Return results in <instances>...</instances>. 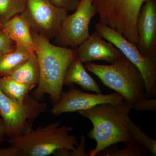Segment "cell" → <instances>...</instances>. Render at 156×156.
Returning a JSON list of instances; mask_svg holds the SVG:
<instances>
[{
    "label": "cell",
    "instance_id": "24",
    "mask_svg": "<svg viewBox=\"0 0 156 156\" xmlns=\"http://www.w3.org/2000/svg\"><path fill=\"white\" fill-rule=\"evenodd\" d=\"M69 156H87L86 153V139L83 135H81L80 142L76 146L75 150L70 151Z\"/></svg>",
    "mask_w": 156,
    "mask_h": 156
},
{
    "label": "cell",
    "instance_id": "2",
    "mask_svg": "<svg viewBox=\"0 0 156 156\" xmlns=\"http://www.w3.org/2000/svg\"><path fill=\"white\" fill-rule=\"evenodd\" d=\"M35 44V53L38 60L40 78L34 91L35 98L50 95L53 104L61 98L66 73L76 57V50L53 45L47 39L31 30Z\"/></svg>",
    "mask_w": 156,
    "mask_h": 156
},
{
    "label": "cell",
    "instance_id": "11",
    "mask_svg": "<svg viewBox=\"0 0 156 156\" xmlns=\"http://www.w3.org/2000/svg\"><path fill=\"white\" fill-rule=\"evenodd\" d=\"M136 48L143 55L156 56V2L146 0L137 22Z\"/></svg>",
    "mask_w": 156,
    "mask_h": 156
},
{
    "label": "cell",
    "instance_id": "15",
    "mask_svg": "<svg viewBox=\"0 0 156 156\" xmlns=\"http://www.w3.org/2000/svg\"><path fill=\"white\" fill-rule=\"evenodd\" d=\"M9 76L20 83L36 87L40 81V69L35 53L15 69Z\"/></svg>",
    "mask_w": 156,
    "mask_h": 156
},
{
    "label": "cell",
    "instance_id": "27",
    "mask_svg": "<svg viewBox=\"0 0 156 156\" xmlns=\"http://www.w3.org/2000/svg\"></svg>",
    "mask_w": 156,
    "mask_h": 156
},
{
    "label": "cell",
    "instance_id": "6",
    "mask_svg": "<svg viewBox=\"0 0 156 156\" xmlns=\"http://www.w3.org/2000/svg\"><path fill=\"white\" fill-rule=\"evenodd\" d=\"M47 107V104L30 96L20 102L8 97L0 89V117L9 137L20 136L32 130V124Z\"/></svg>",
    "mask_w": 156,
    "mask_h": 156
},
{
    "label": "cell",
    "instance_id": "16",
    "mask_svg": "<svg viewBox=\"0 0 156 156\" xmlns=\"http://www.w3.org/2000/svg\"><path fill=\"white\" fill-rule=\"evenodd\" d=\"M34 53L24 47L16 46L14 50L0 57V77L10 76Z\"/></svg>",
    "mask_w": 156,
    "mask_h": 156
},
{
    "label": "cell",
    "instance_id": "7",
    "mask_svg": "<svg viewBox=\"0 0 156 156\" xmlns=\"http://www.w3.org/2000/svg\"><path fill=\"white\" fill-rule=\"evenodd\" d=\"M95 28L103 38L112 43L138 68L145 83V97L154 98L156 95V56H144L136 46L107 26L98 23Z\"/></svg>",
    "mask_w": 156,
    "mask_h": 156
},
{
    "label": "cell",
    "instance_id": "23",
    "mask_svg": "<svg viewBox=\"0 0 156 156\" xmlns=\"http://www.w3.org/2000/svg\"><path fill=\"white\" fill-rule=\"evenodd\" d=\"M56 7L66 9L67 11H75L80 0H50Z\"/></svg>",
    "mask_w": 156,
    "mask_h": 156
},
{
    "label": "cell",
    "instance_id": "20",
    "mask_svg": "<svg viewBox=\"0 0 156 156\" xmlns=\"http://www.w3.org/2000/svg\"><path fill=\"white\" fill-rule=\"evenodd\" d=\"M128 128L132 140L139 145L145 147L152 155L156 156V140L144 134L131 119L128 121Z\"/></svg>",
    "mask_w": 156,
    "mask_h": 156
},
{
    "label": "cell",
    "instance_id": "3",
    "mask_svg": "<svg viewBox=\"0 0 156 156\" xmlns=\"http://www.w3.org/2000/svg\"><path fill=\"white\" fill-rule=\"evenodd\" d=\"M54 122L44 127L16 137L6 140L11 145L19 150L20 156H48L53 155L57 150H75L79 144L78 137L69 134L73 128Z\"/></svg>",
    "mask_w": 156,
    "mask_h": 156
},
{
    "label": "cell",
    "instance_id": "1",
    "mask_svg": "<svg viewBox=\"0 0 156 156\" xmlns=\"http://www.w3.org/2000/svg\"><path fill=\"white\" fill-rule=\"evenodd\" d=\"M126 101L118 104H101L78 113L91 121L93 128L87 136L96 142L95 148L89 151L87 156H96L101 151L119 143L127 144L133 141L128 128L131 111Z\"/></svg>",
    "mask_w": 156,
    "mask_h": 156
},
{
    "label": "cell",
    "instance_id": "22",
    "mask_svg": "<svg viewBox=\"0 0 156 156\" xmlns=\"http://www.w3.org/2000/svg\"><path fill=\"white\" fill-rule=\"evenodd\" d=\"M16 45L4 31L0 26V57L14 50Z\"/></svg>",
    "mask_w": 156,
    "mask_h": 156
},
{
    "label": "cell",
    "instance_id": "12",
    "mask_svg": "<svg viewBox=\"0 0 156 156\" xmlns=\"http://www.w3.org/2000/svg\"><path fill=\"white\" fill-rule=\"evenodd\" d=\"M95 31L76 48V57L83 63L102 60L112 64L123 53Z\"/></svg>",
    "mask_w": 156,
    "mask_h": 156
},
{
    "label": "cell",
    "instance_id": "8",
    "mask_svg": "<svg viewBox=\"0 0 156 156\" xmlns=\"http://www.w3.org/2000/svg\"><path fill=\"white\" fill-rule=\"evenodd\" d=\"M68 12L50 0H28L26 8L20 15L31 30L50 41L57 35Z\"/></svg>",
    "mask_w": 156,
    "mask_h": 156
},
{
    "label": "cell",
    "instance_id": "13",
    "mask_svg": "<svg viewBox=\"0 0 156 156\" xmlns=\"http://www.w3.org/2000/svg\"><path fill=\"white\" fill-rule=\"evenodd\" d=\"M9 37L16 44L35 53V44L27 23L19 15L0 25Z\"/></svg>",
    "mask_w": 156,
    "mask_h": 156
},
{
    "label": "cell",
    "instance_id": "9",
    "mask_svg": "<svg viewBox=\"0 0 156 156\" xmlns=\"http://www.w3.org/2000/svg\"><path fill=\"white\" fill-rule=\"evenodd\" d=\"M97 14L92 0H80L73 14L68 15L54 38L57 46L76 49L90 35L89 23Z\"/></svg>",
    "mask_w": 156,
    "mask_h": 156
},
{
    "label": "cell",
    "instance_id": "14",
    "mask_svg": "<svg viewBox=\"0 0 156 156\" xmlns=\"http://www.w3.org/2000/svg\"><path fill=\"white\" fill-rule=\"evenodd\" d=\"M83 63L76 57L70 64L65 76L64 86L77 84L84 90L101 93L100 87L87 73Z\"/></svg>",
    "mask_w": 156,
    "mask_h": 156
},
{
    "label": "cell",
    "instance_id": "17",
    "mask_svg": "<svg viewBox=\"0 0 156 156\" xmlns=\"http://www.w3.org/2000/svg\"><path fill=\"white\" fill-rule=\"evenodd\" d=\"M15 80L9 76L0 77V89L8 97L19 101L24 102L30 95L29 93L35 88Z\"/></svg>",
    "mask_w": 156,
    "mask_h": 156
},
{
    "label": "cell",
    "instance_id": "4",
    "mask_svg": "<svg viewBox=\"0 0 156 156\" xmlns=\"http://www.w3.org/2000/svg\"><path fill=\"white\" fill-rule=\"evenodd\" d=\"M84 66L104 86L119 93L130 104L145 98V85L142 74L123 54L108 65L88 62Z\"/></svg>",
    "mask_w": 156,
    "mask_h": 156
},
{
    "label": "cell",
    "instance_id": "21",
    "mask_svg": "<svg viewBox=\"0 0 156 156\" xmlns=\"http://www.w3.org/2000/svg\"><path fill=\"white\" fill-rule=\"evenodd\" d=\"M129 105L131 109L156 112V99L155 98L145 97L135 103Z\"/></svg>",
    "mask_w": 156,
    "mask_h": 156
},
{
    "label": "cell",
    "instance_id": "25",
    "mask_svg": "<svg viewBox=\"0 0 156 156\" xmlns=\"http://www.w3.org/2000/svg\"><path fill=\"white\" fill-rule=\"evenodd\" d=\"M0 156H20L19 150L13 146L0 148Z\"/></svg>",
    "mask_w": 156,
    "mask_h": 156
},
{
    "label": "cell",
    "instance_id": "10",
    "mask_svg": "<svg viewBox=\"0 0 156 156\" xmlns=\"http://www.w3.org/2000/svg\"><path fill=\"white\" fill-rule=\"evenodd\" d=\"M124 100L123 96L117 92L107 95L90 94L76 89L74 84H72L69 90L62 92L60 100L53 104L51 112L54 115L58 116L66 113L85 110L101 104H118Z\"/></svg>",
    "mask_w": 156,
    "mask_h": 156
},
{
    "label": "cell",
    "instance_id": "19",
    "mask_svg": "<svg viewBox=\"0 0 156 156\" xmlns=\"http://www.w3.org/2000/svg\"><path fill=\"white\" fill-rule=\"evenodd\" d=\"M28 0H0V25L25 10Z\"/></svg>",
    "mask_w": 156,
    "mask_h": 156
},
{
    "label": "cell",
    "instance_id": "5",
    "mask_svg": "<svg viewBox=\"0 0 156 156\" xmlns=\"http://www.w3.org/2000/svg\"><path fill=\"white\" fill-rule=\"evenodd\" d=\"M145 1L92 0V3L99 15V23L115 30L136 46L137 19Z\"/></svg>",
    "mask_w": 156,
    "mask_h": 156
},
{
    "label": "cell",
    "instance_id": "26",
    "mask_svg": "<svg viewBox=\"0 0 156 156\" xmlns=\"http://www.w3.org/2000/svg\"><path fill=\"white\" fill-rule=\"evenodd\" d=\"M6 135L5 126L2 118L0 117V144L5 140V136Z\"/></svg>",
    "mask_w": 156,
    "mask_h": 156
},
{
    "label": "cell",
    "instance_id": "18",
    "mask_svg": "<svg viewBox=\"0 0 156 156\" xmlns=\"http://www.w3.org/2000/svg\"><path fill=\"white\" fill-rule=\"evenodd\" d=\"M126 145L124 149L119 150L116 144H113L101 151L98 156H143L150 154L145 147L139 145L133 140Z\"/></svg>",
    "mask_w": 156,
    "mask_h": 156
}]
</instances>
